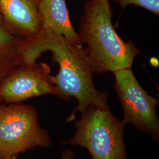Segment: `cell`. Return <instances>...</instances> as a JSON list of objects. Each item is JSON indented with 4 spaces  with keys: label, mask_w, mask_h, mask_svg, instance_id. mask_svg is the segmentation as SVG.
Segmentation results:
<instances>
[{
    "label": "cell",
    "mask_w": 159,
    "mask_h": 159,
    "mask_svg": "<svg viewBox=\"0 0 159 159\" xmlns=\"http://www.w3.org/2000/svg\"><path fill=\"white\" fill-rule=\"evenodd\" d=\"M48 64L35 62L23 64L9 74L0 84V99L6 104L21 103L35 97L56 95Z\"/></svg>",
    "instance_id": "cell-6"
},
{
    "label": "cell",
    "mask_w": 159,
    "mask_h": 159,
    "mask_svg": "<svg viewBox=\"0 0 159 159\" xmlns=\"http://www.w3.org/2000/svg\"><path fill=\"white\" fill-rule=\"evenodd\" d=\"M9 159H18V156H14L11 157H10Z\"/></svg>",
    "instance_id": "cell-12"
},
{
    "label": "cell",
    "mask_w": 159,
    "mask_h": 159,
    "mask_svg": "<svg viewBox=\"0 0 159 159\" xmlns=\"http://www.w3.org/2000/svg\"><path fill=\"white\" fill-rule=\"evenodd\" d=\"M1 103H2V101H1V99H0V104H1Z\"/></svg>",
    "instance_id": "cell-13"
},
{
    "label": "cell",
    "mask_w": 159,
    "mask_h": 159,
    "mask_svg": "<svg viewBox=\"0 0 159 159\" xmlns=\"http://www.w3.org/2000/svg\"><path fill=\"white\" fill-rule=\"evenodd\" d=\"M51 144L50 134L41 127L34 106L0 104V159H9Z\"/></svg>",
    "instance_id": "cell-4"
},
{
    "label": "cell",
    "mask_w": 159,
    "mask_h": 159,
    "mask_svg": "<svg viewBox=\"0 0 159 159\" xmlns=\"http://www.w3.org/2000/svg\"><path fill=\"white\" fill-rule=\"evenodd\" d=\"M39 0H0V11L14 34L28 40L39 34L41 23L38 11Z\"/></svg>",
    "instance_id": "cell-7"
},
{
    "label": "cell",
    "mask_w": 159,
    "mask_h": 159,
    "mask_svg": "<svg viewBox=\"0 0 159 159\" xmlns=\"http://www.w3.org/2000/svg\"><path fill=\"white\" fill-rule=\"evenodd\" d=\"M46 51L51 52L52 63H58L60 67L58 74L53 76L56 96L66 102L71 97L78 102L67 122L74 121L76 114L83 113L90 106L99 108L108 106L107 93L97 90L94 85V73L87 48H79L60 35L41 30L35 37L23 40V65L36 62Z\"/></svg>",
    "instance_id": "cell-1"
},
{
    "label": "cell",
    "mask_w": 159,
    "mask_h": 159,
    "mask_svg": "<svg viewBox=\"0 0 159 159\" xmlns=\"http://www.w3.org/2000/svg\"><path fill=\"white\" fill-rule=\"evenodd\" d=\"M61 159H75L73 151L70 148H66L61 153Z\"/></svg>",
    "instance_id": "cell-11"
},
{
    "label": "cell",
    "mask_w": 159,
    "mask_h": 159,
    "mask_svg": "<svg viewBox=\"0 0 159 159\" xmlns=\"http://www.w3.org/2000/svg\"><path fill=\"white\" fill-rule=\"evenodd\" d=\"M114 89L123 111V123L132 124L138 130L159 140V119L157 107L159 100L150 96L137 81L131 68L113 72Z\"/></svg>",
    "instance_id": "cell-5"
},
{
    "label": "cell",
    "mask_w": 159,
    "mask_h": 159,
    "mask_svg": "<svg viewBox=\"0 0 159 159\" xmlns=\"http://www.w3.org/2000/svg\"><path fill=\"white\" fill-rule=\"evenodd\" d=\"M75 120L73 137L64 146L87 149L93 159H128L124 133L125 125L114 116L109 106H90Z\"/></svg>",
    "instance_id": "cell-3"
},
{
    "label": "cell",
    "mask_w": 159,
    "mask_h": 159,
    "mask_svg": "<svg viewBox=\"0 0 159 159\" xmlns=\"http://www.w3.org/2000/svg\"><path fill=\"white\" fill-rule=\"evenodd\" d=\"M118 3L122 9L129 5L144 8L153 13L156 16H159V0H114Z\"/></svg>",
    "instance_id": "cell-10"
},
{
    "label": "cell",
    "mask_w": 159,
    "mask_h": 159,
    "mask_svg": "<svg viewBox=\"0 0 159 159\" xmlns=\"http://www.w3.org/2000/svg\"><path fill=\"white\" fill-rule=\"evenodd\" d=\"M38 11L41 30L60 35L72 45L83 47L70 21L66 0H39Z\"/></svg>",
    "instance_id": "cell-8"
},
{
    "label": "cell",
    "mask_w": 159,
    "mask_h": 159,
    "mask_svg": "<svg viewBox=\"0 0 159 159\" xmlns=\"http://www.w3.org/2000/svg\"><path fill=\"white\" fill-rule=\"evenodd\" d=\"M113 9L108 0H87L84 4L78 33L82 44L87 45L94 74L131 68L139 48L125 41L111 22Z\"/></svg>",
    "instance_id": "cell-2"
},
{
    "label": "cell",
    "mask_w": 159,
    "mask_h": 159,
    "mask_svg": "<svg viewBox=\"0 0 159 159\" xmlns=\"http://www.w3.org/2000/svg\"><path fill=\"white\" fill-rule=\"evenodd\" d=\"M23 40L8 27L0 11V84L13 70L23 65Z\"/></svg>",
    "instance_id": "cell-9"
}]
</instances>
